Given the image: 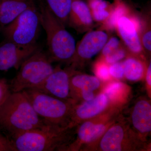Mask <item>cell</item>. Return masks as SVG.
<instances>
[{
	"label": "cell",
	"mask_w": 151,
	"mask_h": 151,
	"mask_svg": "<svg viewBox=\"0 0 151 151\" xmlns=\"http://www.w3.org/2000/svg\"><path fill=\"white\" fill-rule=\"evenodd\" d=\"M47 125L37 115L24 92H11L0 106V129L10 139Z\"/></svg>",
	"instance_id": "6da1fadb"
},
{
	"label": "cell",
	"mask_w": 151,
	"mask_h": 151,
	"mask_svg": "<svg viewBox=\"0 0 151 151\" xmlns=\"http://www.w3.org/2000/svg\"><path fill=\"white\" fill-rule=\"evenodd\" d=\"M37 5L41 25L46 33L47 55L50 61L69 64L75 52L76 43L74 37L42 1L38 0Z\"/></svg>",
	"instance_id": "7a4b0ae2"
},
{
	"label": "cell",
	"mask_w": 151,
	"mask_h": 151,
	"mask_svg": "<svg viewBox=\"0 0 151 151\" xmlns=\"http://www.w3.org/2000/svg\"><path fill=\"white\" fill-rule=\"evenodd\" d=\"M73 128L47 124L11 139L17 151H65L72 141Z\"/></svg>",
	"instance_id": "3957f363"
},
{
	"label": "cell",
	"mask_w": 151,
	"mask_h": 151,
	"mask_svg": "<svg viewBox=\"0 0 151 151\" xmlns=\"http://www.w3.org/2000/svg\"><path fill=\"white\" fill-rule=\"evenodd\" d=\"M22 91L37 115L47 124L69 127L75 100H61L35 89Z\"/></svg>",
	"instance_id": "277c9868"
},
{
	"label": "cell",
	"mask_w": 151,
	"mask_h": 151,
	"mask_svg": "<svg viewBox=\"0 0 151 151\" xmlns=\"http://www.w3.org/2000/svg\"><path fill=\"white\" fill-rule=\"evenodd\" d=\"M54 68L47 54L39 49L20 66L9 84L11 92L35 89L46 80Z\"/></svg>",
	"instance_id": "5b68a950"
},
{
	"label": "cell",
	"mask_w": 151,
	"mask_h": 151,
	"mask_svg": "<svg viewBox=\"0 0 151 151\" xmlns=\"http://www.w3.org/2000/svg\"><path fill=\"white\" fill-rule=\"evenodd\" d=\"M37 4L21 14L12 22L3 27L6 40L23 46L37 44L40 27Z\"/></svg>",
	"instance_id": "8992f818"
},
{
	"label": "cell",
	"mask_w": 151,
	"mask_h": 151,
	"mask_svg": "<svg viewBox=\"0 0 151 151\" xmlns=\"http://www.w3.org/2000/svg\"><path fill=\"white\" fill-rule=\"evenodd\" d=\"M108 34L101 30L92 31L86 34L76 45L75 52L69 68L74 70L80 63L92 58L101 51L108 40Z\"/></svg>",
	"instance_id": "52a82bcc"
},
{
	"label": "cell",
	"mask_w": 151,
	"mask_h": 151,
	"mask_svg": "<svg viewBox=\"0 0 151 151\" xmlns=\"http://www.w3.org/2000/svg\"><path fill=\"white\" fill-rule=\"evenodd\" d=\"M71 71L69 68L63 69L59 66H56L46 80L34 89L61 100H73L70 95Z\"/></svg>",
	"instance_id": "ba28073f"
},
{
	"label": "cell",
	"mask_w": 151,
	"mask_h": 151,
	"mask_svg": "<svg viewBox=\"0 0 151 151\" xmlns=\"http://www.w3.org/2000/svg\"><path fill=\"white\" fill-rule=\"evenodd\" d=\"M37 44L23 46L6 40L0 45V70L19 69L23 62L39 49Z\"/></svg>",
	"instance_id": "9c48e42d"
},
{
	"label": "cell",
	"mask_w": 151,
	"mask_h": 151,
	"mask_svg": "<svg viewBox=\"0 0 151 151\" xmlns=\"http://www.w3.org/2000/svg\"><path fill=\"white\" fill-rule=\"evenodd\" d=\"M109 100L104 93H100L92 100L74 105L69 127L74 128L85 120L96 117L103 112L108 106Z\"/></svg>",
	"instance_id": "30bf717a"
},
{
	"label": "cell",
	"mask_w": 151,
	"mask_h": 151,
	"mask_svg": "<svg viewBox=\"0 0 151 151\" xmlns=\"http://www.w3.org/2000/svg\"><path fill=\"white\" fill-rule=\"evenodd\" d=\"M130 14L119 19L116 29L129 51L139 55L144 52V50L137 30L129 17Z\"/></svg>",
	"instance_id": "8fae6325"
},
{
	"label": "cell",
	"mask_w": 151,
	"mask_h": 151,
	"mask_svg": "<svg viewBox=\"0 0 151 151\" xmlns=\"http://www.w3.org/2000/svg\"><path fill=\"white\" fill-rule=\"evenodd\" d=\"M126 127L121 124L113 125L106 130L100 140L99 147L103 151L126 150L129 136Z\"/></svg>",
	"instance_id": "7c38bea8"
},
{
	"label": "cell",
	"mask_w": 151,
	"mask_h": 151,
	"mask_svg": "<svg viewBox=\"0 0 151 151\" xmlns=\"http://www.w3.org/2000/svg\"><path fill=\"white\" fill-rule=\"evenodd\" d=\"M107 124L87 121L81 124L77 130V138L72 142L65 151L78 150L81 144L92 143L99 139L107 130Z\"/></svg>",
	"instance_id": "4fadbf2b"
},
{
	"label": "cell",
	"mask_w": 151,
	"mask_h": 151,
	"mask_svg": "<svg viewBox=\"0 0 151 151\" xmlns=\"http://www.w3.org/2000/svg\"><path fill=\"white\" fill-rule=\"evenodd\" d=\"M134 129L142 136H147L151 131V105L148 100L142 99L136 103L132 113Z\"/></svg>",
	"instance_id": "5bb4252c"
},
{
	"label": "cell",
	"mask_w": 151,
	"mask_h": 151,
	"mask_svg": "<svg viewBox=\"0 0 151 151\" xmlns=\"http://www.w3.org/2000/svg\"><path fill=\"white\" fill-rule=\"evenodd\" d=\"M68 23L79 31L92 27L93 19L86 3L81 0H72Z\"/></svg>",
	"instance_id": "9a60e30c"
},
{
	"label": "cell",
	"mask_w": 151,
	"mask_h": 151,
	"mask_svg": "<svg viewBox=\"0 0 151 151\" xmlns=\"http://www.w3.org/2000/svg\"><path fill=\"white\" fill-rule=\"evenodd\" d=\"M36 4V0H0V25L3 27L9 24Z\"/></svg>",
	"instance_id": "2e32d148"
},
{
	"label": "cell",
	"mask_w": 151,
	"mask_h": 151,
	"mask_svg": "<svg viewBox=\"0 0 151 151\" xmlns=\"http://www.w3.org/2000/svg\"><path fill=\"white\" fill-rule=\"evenodd\" d=\"M71 70L70 90V95L73 100H75L78 93L82 90L94 91L100 87V81L97 77L76 73L75 70Z\"/></svg>",
	"instance_id": "e0dca14e"
},
{
	"label": "cell",
	"mask_w": 151,
	"mask_h": 151,
	"mask_svg": "<svg viewBox=\"0 0 151 151\" xmlns=\"http://www.w3.org/2000/svg\"><path fill=\"white\" fill-rule=\"evenodd\" d=\"M55 15L64 24L68 23L72 0H41Z\"/></svg>",
	"instance_id": "ac0fdd59"
},
{
	"label": "cell",
	"mask_w": 151,
	"mask_h": 151,
	"mask_svg": "<svg viewBox=\"0 0 151 151\" xmlns=\"http://www.w3.org/2000/svg\"><path fill=\"white\" fill-rule=\"evenodd\" d=\"M124 76L128 80L136 81L142 77L145 66L139 59L135 57L127 58L124 61Z\"/></svg>",
	"instance_id": "d6986e66"
},
{
	"label": "cell",
	"mask_w": 151,
	"mask_h": 151,
	"mask_svg": "<svg viewBox=\"0 0 151 151\" xmlns=\"http://www.w3.org/2000/svg\"><path fill=\"white\" fill-rule=\"evenodd\" d=\"M130 13L129 9L125 5L122 4L117 5L111 11L110 15L104 22V28L109 31L116 29L117 23L119 19Z\"/></svg>",
	"instance_id": "ffe728a7"
},
{
	"label": "cell",
	"mask_w": 151,
	"mask_h": 151,
	"mask_svg": "<svg viewBox=\"0 0 151 151\" xmlns=\"http://www.w3.org/2000/svg\"><path fill=\"white\" fill-rule=\"evenodd\" d=\"M107 2L104 0H92L90 4V10L92 18L95 21L104 22L110 15Z\"/></svg>",
	"instance_id": "44dd1931"
},
{
	"label": "cell",
	"mask_w": 151,
	"mask_h": 151,
	"mask_svg": "<svg viewBox=\"0 0 151 151\" xmlns=\"http://www.w3.org/2000/svg\"><path fill=\"white\" fill-rule=\"evenodd\" d=\"M139 37L144 52L150 54L151 51V30L149 19H143Z\"/></svg>",
	"instance_id": "7402d4cb"
},
{
	"label": "cell",
	"mask_w": 151,
	"mask_h": 151,
	"mask_svg": "<svg viewBox=\"0 0 151 151\" xmlns=\"http://www.w3.org/2000/svg\"><path fill=\"white\" fill-rule=\"evenodd\" d=\"M125 86V84L122 82H111L106 86L104 93L108 96L109 100H115L122 94Z\"/></svg>",
	"instance_id": "603a6c76"
},
{
	"label": "cell",
	"mask_w": 151,
	"mask_h": 151,
	"mask_svg": "<svg viewBox=\"0 0 151 151\" xmlns=\"http://www.w3.org/2000/svg\"><path fill=\"white\" fill-rule=\"evenodd\" d=\"M127 50V47L122 45L118 49L104 57V61L110 64L119 62L127 56L128 52Z\"/></svg>",
	"instance_id": "cb8c5ba5"
},
{
	"label": "cell",
	"mask_w": 151,
	"mask_h": 151,
	"mask_svg": "<svg viewBox=\"0 0 151 151\" xmlns=\"http://www.w3.org/2000/svg\"><path fill=\"white\" fill-rule=\"evenodd\" d=\"M109 67L105 61L97 63L94 68L97 78L103 81L109 80L111 76L109 73Z\"/></svg>",
	"instance_id": "d4e9b609"
},
{
	"label": "cell",
	"mask_w": 151,
	"mask_h": 151,
	"mask_svg": "<svg viewBox=\"0 0 151 151\" xmlns=\"http://www.w3.org/2000/svg\"><path fill=\"white\" fill-rule=\"evenodd\" d=\"M122 45L119 38L116 37H112L109 40H108L101 50L102 56L104 58L110 54L118 49Z\"/></svg>",
	"instance_id": "484cf974"
},
{
	"label": "cell",
	"mask_w": 151,
	"mask_h": 151,
	"mask_svg": "<svg viewBox=\"0 0 151 151\" xmlns=\"http://www.w3.org/2000/svg\"><path fill=\"white\" fill-rule=\"evenodd\" d=\"M111 76L117 79H121L124 76V68L123 62H116L111 64L109 67Z\"/></svg>",
	"instance_id": "4316f807"
},
{
	"label": "cell",
	"mask_w": 151,
	"mask_h": 151,
	"mask_svg": "<svg viewBox=\"0 0 151 151\" xmlns=\"http://www.w3.org/2000/svg\"><path fill=\"white\" fill-rule=\"evenodd\" d=\"M0 151H17L12 140L0 131Z\"/></svg>",
	"instance_id": "83f0119b"
},
{
	"label": "cell",
	"mask_w": 151,
	"mask_h": 151,
	"mask_svg": "<svg viewBox=\"0 0 151 151\" xmlns=\"http://www.w3.org/2000/svg\"><path fill=\"white\" fill-rule=\"evenodd\" d=\"M9 84L6 79H0V106L11 93Z\"/></svg>",
	"instance_id": "f1b7e54d"
},
{
	"label": "cell",
	"mask_w": 151,
	"mask_h": 151,
	"mask_svg": "<svg viewBox=\"0 0 151 151\" xmlns=\"http://www.w3.org/2000/svg\"><path fill=\"white\" fill-rule=\"evenodd\" d=\"M79 93L81 94L82 98H83L84 100H85V101H89V100H92L94 97L93 91H90V90H82V91H80V92L78 93V94H79ZM78 95H77V96L76 97L75 101L76 99V97H77Z\"/></svg>",
	"instance_id": "f546056e"
},
{
	"label": "cell",
	"mask_w": 151,
	"mask_h": 151,
	"mask_svg": "<svg viewBox=\"0 0 151 151\" xmlns=\"http://www.w3.org/2000/svg\"><path fill=\"white\" fill-rule=\"evenodd\" d=\"M146 81H147V84L149 86H151V62L148 67L147 70V73H146Z\"/></svg>",
	"instance_id": "4dcf8cb0"
}]
</instances>
